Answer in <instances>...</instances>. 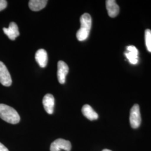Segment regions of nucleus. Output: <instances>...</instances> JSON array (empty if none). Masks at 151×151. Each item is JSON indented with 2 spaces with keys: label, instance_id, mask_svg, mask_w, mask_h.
<instances>
[{
  "label": "nucleus",
  "instance_id": "nucleus-4",
  "mask_svg": "<svg viewBox=\"0 0 151 151\" xmlns=\"http://www.w3.org/2000/svg\"><path fill=\"white\" fill-rule=\"evenodd\" d=\"M71 143L69 140H65L62 138L57 139L51 144L50 147V151H60L61 150L70 151Z\"/></svg>",
  "mask_w": 151,
  "mask_h": 151
},
{
  "label": "nucleus",
  "instance_id": "nucleus-11",
  "mask_svg": "<svg viewBox=\"0 0 151 151\" xmlns=\"http://www.w3.org/2000/svg\"><path fill=\"white\" fill-rule=\"evenodd\" d=\"M106 7L108 11V15L110 17H115L119 14V6L114 0H107L106 1Z\"/></svg>",
  "mask_w": 151,
  "mask_h": 151
},
{
  "label": "nucleus",
  "instance_id": "nucleus-3",
  "mask_svg": "<svg viewBox=\"0 0 151 151\" xmlns=\"http://www.w3.org/2000/svg\"><path fill=\"white\" fill-rule=\"evenodd\" d=\"M130 123L132 128L136 129L140 126L141 123L139 106L138 104H135L130 110L129 117Z\"/></svg>",
  "mask_w": 151,
  "mask_h": 151
},
{
  "label": "nucleus",
  "instance_id": "nucleus-9",
  "mask_svg": "<svg viewBox=\"0 0 151 151\" xmlns=\"http://www.w3.org/2000/svg\"><path fill=\"white\" fill-rule=\"evenodd\" d=\"M54 97L52 94L45 95L43 99V104L45 111L49 114H52L54 111Z\"/></svg>",
  "mask_w": 151,
  "mask_h": 151
},
{
  "label": "nucleus",
  "instance_id": "nucleus-13",
  "mask_svg": "<svg viewBox=\"0 0 151 151\" xmlns=\"http://www.w3.org/2000/svg\"><path fill=\"white\" fill-rule=\"evenodd\" d=\"M48 2L46 0H30L29 2V6L31 10L39 11L45 7Z\"/></svg>",
  "mask_w": 151,
  "mask_h": 151
},
{
  "label": "nucleus",
  "instance_id": "nucleus-2",
  "mask_svg": "<svg viewBox=\"0 0 151 151\" xmlns=\"http://www.w3.org/2000/svg\"><path fill=\"white\" fill-rule=\"evenodd\" d=\"M0 118L12 124H17L20 120V117L15 109L3 104H0Z\"/></svg>",
  "mask_w": 151,
  "mask_h": 151
},
{
  "label": "nucleus",
  "instance_id": "nucleus-15",
  "mask_svg": "<svg viewBox=\"0 0 151 151\" xmlns=\"http://www.w3.org/2000/svg\"><path fill=\"white\" fill-rule=\"evenodd\" d=\"M7 5V2L5 0H0V11L5 9Z\"/></svg>",
  "mask_w": 151,
  "mask_h": 151
},
{
  "label": "nucleus",
  "instance_id": "nucleus-8",
  "mask_svg": "<svg viewBox=\"0 0 151 151\" xmlns=\"http://www.w3.org/2000/svg\"><path fill=\"white\" fill-rule=\"evenodd\" d=\"M3 31L11 40H15L16 38L20 35L18 27L14 22H10L8 28L4 27Z\"/></svg>",
  "mask_w": 151,
  "mask_h": 151
},
{
  "label": "nucleus",
  "instance_id": "nucleus-7",
  "mask_svg": "<svg viewBox=\"0 0 151 151\" xmlns=\"http://www.w3.org/2000/svg\"><path fill=\"white\" fill-rule=\"evenodd\" d=\"M125 55L130 63L132 65H136L138 62V50L133 45L127 47Z\"/></svg>",
  "mask_w": 151,
  "mask_h": 151
},
{
  "label": "nucleus",
  "instance_id": "nucleus-16",
  "mask_svg": "<svg viewBox=\"0 0 151 151\" xmlns=\"http://www.w3.org/2000/svg\"><path fill=\"white\" fill-rule=\"evenodd\" d=\"M0 151H9L4 145L0 143Z\"/></svg>",
  "mask_w": 151,
  "mask_h": 151
},
{
  "label": "nucleus",
  "instance_id": "nucleus-6",
  "mask_svg": "<svg viewBox=\"0 0 151 151\" xmlns=\"http://www.w3.org/2000/svg\"><path fill=\"white\" fill-rule=\"evenodd\" d=\"M69 71V68L68 65L65 62L60 60L58 62V70H57V77L58 80L61 84H64L65 82L66 76L67 75Z\"/></svg>",
  "mask_w": 151,
  "mask_h": 151
},
{
  "label": "nucleus",
  "instance_id": "nucleus-1",
  "mask_svg": "<svg viewBox=\"0 0 151 151\" xmlns=\"http://www.w3.org/2000/svg\"><path fill=\"white\" fill-rule=\"evenodd\" d=\"M81 27L77 31L76 37L78 40L82 42L88 37L92 26V19L88 13L83 14L80 17Z\"/></svg>",
  "mask_w": 151,
  "mask_h": 151
},
{
  "label": "nucleus",
  "instance_id": "nucleus-12",
  "mask_svg": "<svg viewBox=\"0 0 151 151\" xmlns=\"http://www.w3.org/2000/svg\"><path fill=\"white\" fill-rule=\"evenodd\" d=\"M82 113L83 115L90 120H95L98 119L99 115L89 105L86 104L82 108Z\"/></svg>",
  "mask_w": 151,
  "mask_h": 151
},
{
  "label": "nucleus",
  "instance_id": "nucleus-17",
  "mask_svg": "<svg viewBox=\"0 0 151 151\" xmlns=\"http://www.w3.org/2000/svg\"><path fill=\"white\" fill-rule=\"evenodd\" d=\"M103 151H111V150H109L108 149H105V150H103Z\"/></svg>",
  "mask_w": 151,
  "mask_h": 151
},
{
  "label": "nucleus",
  "instance_id": "nucleus-5",
  "mask_svg": "<svg viewBox=\"0 0 151 151\" xmlns=\"http://www.w3.org/2000/svg\"><path fill=\"white\" fill-rule=\"evenodd\" d=\"M0 83L4 86H10L12 84L11 75L5 64L0 61Z\"/></svg>",
  "mask_w": 151,
  "mask_h": 151
},
{
  "label": "nucleus",
  "instance_id": "nucleus-10",
  "mask_svg": "<svg viewBox=\"0 0 151 151\" xmlns=\"http://www.w3.org/2000/svg\"><path fill=\"white\" fill-rule=\"evenodd\" d=\"M35 60L38 65L42 68H44L47 66L48 63V54L45 50L40 49L35 53Z\"/></svg>",
  "mask_w": 151,
  "mask_h": 151
},
{
  "label": "nucleus",
  "instance_id": "nucleus-14",
  "mask_svg": "<svg viewBox=\"0 0 151 151\" xmlns=\"http://www.w3.org/2000/svg\"><path fill=\"white\" fill-rule=\"evenodd\" d=\"M145 42L146 48L149 52L151 53V30L146 29L145 31Z\"/></svg>",
  "mask_w": 151,
  "mask_h": 151
}]
</instances>
